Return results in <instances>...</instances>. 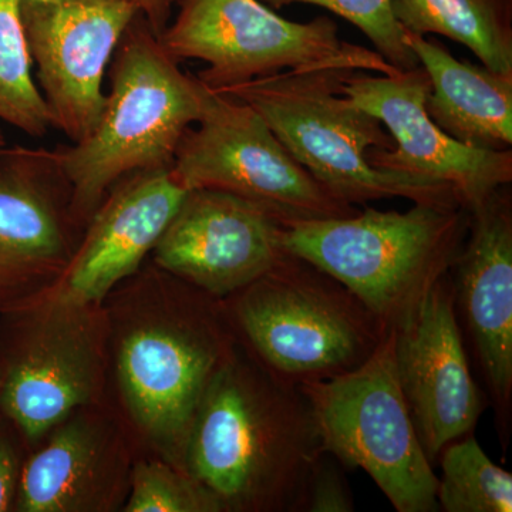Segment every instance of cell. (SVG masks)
Masks as SVG:
<instances>
[{"mask_svg": "<svg viewBox=\"0 0 512 512\" xmlns=\"http://www.w3.org/2000/svg\"><path fill=\"white\" fill-rule=\"evenodd\" d=\"M111 188L67 274V299L76 305L99 301L136 271L188 192L171 168L140 171Z\"/></svg>", "mask_w": 512, "mask_h": 512, "instance_id": "15", "label": "cell"}, {"mask_svg": "<svg viewBox=\"0 0 512 512\" xmlns=\"http://www.w3.org/2000/svg\"><path fill=\"white\" fill-rule=\"evenodd\" d=\"M171 171L185 190L227 192L281 222L359 211L322 187L251 106L212 89L200 120L181 138Z\"/></svg>", "mask_w": 512, "mask_h": 512, "instance_id": "8", "label": "cell"}, {"mask_svg": "<svg viewBox=\"0 0 512 512\" xmlns=\"http://www.w3.org/2000/svg\"><path fill=\"white\" fill-rule=\"evenodd\" d=\"M5 147H8V143H6L5 134H3V131L0 130V151H2Z\"/></svg>", "mask_w": 512, "mask_h": 512, "instance_id": "29", "label": "cell"}, {"mask_svg": "<svg viewBox=\"0 0 512 512\" xmlns=\"http://www.w3.org/2000/svg\"><path fill=\"white\" fill-rule=\"evenodd\" d=\"M343 470L342 464L326 451L319 457L306 483L302 512L355 511L352 490Z\"/></svg>", "mask_w": 512, "mask_h": 512, "instance_id": "25", "label": "cell"}, {"mask_svg": "<svg viewBox=\"0 0 512 512\" xmlns=\"http://www.w3.org/2000/svg\"><path fill=\"white\" fill-rule=\"evenodd\" d=\"M272 8L303 3L319 6L348 20L365 33L376 52L397 70H412L420 66L413 50L404 40L402 26L394 18L390 0H264Z\"/></svg>", "mask_w": 512, "mask_h": 512, "instance_id": "23", "label": "cell"}, {"mask_svg": "<svg viewBox=\"0 0 512 512\" xmlns=\"http://www.w3.org/2000/svg\"><path fill=\"white\" fill-rule=\"evenodd\" d=\"M18 468L12 451L0 443V512L8 510L15 494Z\"/></svg>", "mask_w": 512, "mask_h": 512, "instance_id": "27", "label": "cell"}, {"mask_svg": "<svg viewBox=\"0 0 512 512\" xmlns=\"http://www.w3.org/2000/svg\"><path fill=\"white\" fill-rule=\"evenodd\" d=\"M342 90L382 121L394 140L393 150L370 151L367 160L373 167L451 185L468 211L511 184V150L466 146L430 119L426 100L431 84L423 67L382 76L356 72Z\"/></svg>", "mask_w": 512, "mask_h": 512, "instance_id": "10", "label": "cell"}, {"mask_svg": "<svg viewBox=\"0 0 512 512\" xmlns=\"http://www.w3.org/2000/svg\"><path fill=\"white\" fill-rule=\"evenodd\" d=\"M178 5L173 25L158 39L178 62L207 63L197 77L218 92L286 70L397 72L379 53L343 42L338 25L326 16L292 22L261 0H180Z\"/></svg>", "mask_w": 512, "mask_h": 512, "instance_id": "7", "label": "cell"}, {"mask_svg": "<svg viewBox=\"0 0 512 512\" xmlns=\"http://www.w3.org/2000/svg\"><path fill=\"white\" fill-rule=\"evenodd\" d=\"M138 15L128 0H20V19L53 127L72 143L103 111L104 74Z\"/></svg>", "mask_w": 512, "mask_h": 512, "instance_id": "9", "label": "cell"}, {"mask_svg": "<svg viewBox=\"0 0 512 512\" xmlns=\"http://www.w3.org/2000/svg\"><path fill=\"white\" fill-rule=\"evenodd\" d=\"M0 120L32 137L46 136L53 127L32 74L20 0H0Z\"/></svg>", "mask_w": 512, "mask_h": 512, "instance_id": "22", "label": "cell"}, {"mask_svg": "<svg viewBox=\"0 0 512 512\" xmlns=\"http://www.w3.org/2000/svg\"><path fill=\"white\" fill-rule=\"evenodd\" d=\"M437 504L444 512H511L512 476L485 454L473 433L440 453Z\"/></svg>", "mask_w": 512, "mask_h": 512, "instance_id": "21", "label": "cell"}, {"mask_svg": "<svg viewBox=\"0 0 512 512\" xmlns=\"http://www.w3.org/2000/svg\"><path fill=\"white\" fill-rule=\"evenodd\" d=\"M94 440L83 424L59 431L29 461L19 483V507L26 512L70 510L92 470Z\"/></svg>", "mask_w": 512, "mask_h": 512, "instance_id": "20", "label": "cell"}, {"mask_svg": "<svg viewBox=\"0 0 512 512\" xmlns=\"http://www.w3.org/2000/svg\"><path fill=\"white\" fill-rule=\"evenodd\" d=\"M399 25L467 46L493 72L512 74V0H390Z\"/></svg>", "mask_w": 512, "mask_h": 512, "instance_id": "19", "label": "cell"}, {"mask_svg": "<svg viewBox=\"0 0 512 512\" xmlns=\"http://www.w3.org/2000/svg\"><path fill=\"white\" fill-rule=\"evenodd\" d=\"M281 224L289 254L335 278L392 330L450 274L466 242L470 211L414 204L406 212L366 208L352 217Z\"/></svg>", "mask_w": 512, "mask_h": 512, "instance_id": "4", "label": "cell"}, {"mask_svg": "<svg viewBox=\"0 0 512 512\" xmlns=\"http://www.w3.org/2000/svg\"><path fill=\"white\" fill-rule=\"evenodd\" d=\"M136 6L138 13L146 19L154 35L160 36L168 26L174 3L180 0H128Z\"/></svg>", "mask_w": 512, "mask_h": 512, "instance_id": "26", "label": "cell"}, {"mask_svg": "<svg viewBox=\"0 0 512 512\" xmlns=\"http://www.w3.org/2000/svg\"><path fill=\"white\" fill-rule=\"evenodd\" d=\"M33 276L35 275L0 261V295L25 284Z\"/></svg>", "mask_w": 512, "mask_h": 512, "instance_id": "28", "label": "cell"}, {"mask_svg": "<svg viewBox=\"0 0 512 512\" xmlns=\"http://www.w3.org/2000/svg\"><path fill=\"white\" fill-rule=\"evenodd\" d=\"M64 174L55 151H0V261L39 275L62 261L66 237L50 185Z\"/></svg>", "mask_w": 512, "mask_h": 512, "instance_id": "17", "label": "cell"}, {"mask_svg": "<svg viewBox=\"0 0 512 512\" xmlns=\"http://www.w3.org/2000/svg\"><path fill=\"white\" fill-rule=\"evenodd\" d=\"M128 512H220L222 505L190 474L160 463L141 464L134 473Z\"/></svg>", "mask_w": 512, "mask_h": 512, "instance_id": "24", "label": "cell"}, {"mask_svg": "<svg viewBox=\"0 0 512 512\" xmlns=\"http://www.w3.org/2000/svg\"><path fill=\"white\" fill-rule=\"evenodd\" d=\"M154 251L161 268L215 298L241 291L289 254L281 221L214 190L187 192Z\"/></svg>", "mask_w": 512, "mask_h": 512, "instance_id": "12", "label": "cell"}, {"mask_svg": "<svg viewBox=\"0 0 512 512\" xmlns=\"http://www.w3.org/2000/svg\"><path fill=\"white\" fill-rule=\"evenodd\" d=\"M208 94L210 87L181 70L138 13L117 46L96 127L82 141L56 150L74 210L92 214L128 175L171 168Z\"/></svg>", "mask_w": 512, "mask_h": 512, "instance_id": "2", "label": "cell"}, {"mask_svg": "<svg viewBox=\"0 0 512 512\" xmlns=\"http://www.w3.org/2000/svg\"><path fill=\"white\" fill-rule=\"evenodd\" d=\"M232 295L228 311L262 369L295 387L356 369L389 332L345 286L292 254Z\"/></svg>", "mask_w": 512, "mask_h": 512, "instance_id": "5", "label": "cell"}, {"mask_svg": "<svg viewBox=\"0 0 512 512\" xmlns=\"http://www.w3.org/2000/svg\"><path fill=\"white\" fill-rule=\"evenodd\" d=\"M185 444L188 474L224 511L302 512L309 474L325 453L299 387L231 356L208 384Z\"/></svg>", "mask_w": 512, "mask_h": 512, "instance_id": "1", "label": "cell"}, {"mask_svg": "<svg viewBox=\"0 0 512 512\" xmlns=\"http://www.w3.org/2000/svg\"><path fill=\"white\" fill-rule=\"evenodd\" d=\"M456 306L473 342L501 436L512 407V204L507 187L470 210V228L453 268Z\"/></svg>", "mask_w": 512, "mask_h": 512, "instance_id": "13", "label": "cell"}, {"mask_svg": "<svg viewBox=\"0 0 512 512\" xmlns=\"http://www.w3.org/2000/svg\"><path fill=\"white\" fill-rule=\"evenodd\" d=\"M36 340L3 383V406L30 439L43 436L89 397L86 346L67 333Z\"/></svg>", "mask_w": 512, "mask_h": 512, "instance_id": "18", "label": "cell"}, {"mask_svg": "<svg viewBox=\"0 0 512 512\" xmlns=\"http://www.w3.org/2000/svg\"><path fill=\"white\" fill-rule=\"evenodd\" d=\"M356 72L362 70H286L220 92L251 106L293 158L339 200L463 205L451 185L369 163L370 151L393 150L394 140L382 121L343 94V83Z\"/></svg>", "mask_w": 512, "mask_h": 512, "instance_id": "3", "label": "cell"}, {"mask_svg": "<svg viewBox=\"0 0 512 512\" xmlns=\"http://www.w3.org/2000/svg\"><path fill=\"white\" fill-rule=\"evenodd\" d=\"M323 450L345 470L362 468L397 512H436L439 477L404 399L389 330L362 365L299 386Z\"/></svg>", "mask_w": 512, "mask_h": 512, "instance_id": "6", "label": "cell"}, {"mask_svg": "<svg viewBox=\"0 0 512 512\" xmlns=\"http://www.w3.org/2000/svg\"><path fill=\"white\" fill-rule=\"evenodd\" d=\"M0 390H2V377H0Z\"/></svg>", "mask_w": 512, "mask_h": 512, "instance_id": "30", "label": "cell"}, {"mask_svg": "<svg viewBox=\"0 0 512 512\" xmlns=\"http://www.w3.org/2000/svg\"><path fill=\"white\" fill-rule=\"evenodd\" d=\"M228 357L211 318L134 330L121 345L119 370L138 423L170 443H187L202 396Z\"/></svg>", "mask_w": 512, "mask_h": 512, "instance_id": "14", "label": "cell"}, {"mask_svg": "<svg viewBox=\"0 0 512 512\" xmlns=\"http://www.w3.org/2000/svg\"><path fill=\"white\" fill-rule=\"evenodd\" d=\"M404 40L429 76L426 110L448 136L466 146L510 150L512 74L457 59L443 43L403 29Z\"/></svg>", "mask_w": 512, "mask_h": 512, "instance_id": "16", "label": "cell"}, {"mask_svg": "<svg viewBox=\"0 0 512 512\" xmlns=\"http://www.w3.org/2000/svg\"><path fill=\"white\" fill-rule=\"evenodd\" d=\"M397 376L421 446L431 464L468 436L487 403L471 375L450 275L393 329Z\"/></svg>", "mask_w": 512, "mask_h": 512, "instance_id": "11", "label": "cell"}]
</instances>
